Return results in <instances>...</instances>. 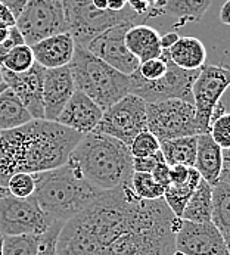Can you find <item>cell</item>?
Listing matches in <instances>:
<instances>
[{
	"label": "cell",
	"instance_id": "6da1fadb",
	"mask_svg": "<svg viewBox=\"0 0 230 255\" xmlns=\"http://www.w3.org/2000/svg\"><path fill=\"white\" fill-rule=\"evenodd\" d=\"M83 136L47 120H31L18 128L0 131V186L7 187L16 173L34 174L67 164Z\"/></svg>",
	"mask_w": 230,
	"mask_h": 255
},
{
	"label": "cell",
	"instance_id": "7a4b0ae2",
	"mask_svg": "<svg viewBox=\"0 0 230 255\" xmlns=\"http://www.w3.org/2000/svg\"><path fill=\"white\" fill-rule=\"evenodd\" d=\"M179 220L164 198L140 199L128 226L104 250L102 255H173Z\"/></svg>",
	"mask_w": 230,
	"mask_h": 255
},
{
	"label": "cell",
	"instance_id": "3957f363",
	"mask_svg": "<svg viewBox=\"0 0 230 255\" xmlns=\"http://www.w3.org/2000/svg\"><path fill=\"white\" fill-rule=\"evenodd\" d=\"M68 162L101 190H114L130 182L134 173L130 147L121 140L95 131L81 137Z\"/></svg>",
	"mask_w": 230,
	"mask_h": 255
},
{
	"label": "cell",
	"instance_id": "277c9868",
	"mask_svg": "<svg viewBox=\"0 0 230 255\" xmlns=\"http://www.w3.org/2000/svg\"><path fill=\"white\" fill-rule=\"evenodd\" d=\"M36 198L43 213L52 220L67 223L76 217L107 190H101L70 162L41 173H34Z\"/></svg>",
	"mask_w": 230,
	"mask_h": 255
},
{
	"label": "cell",
	"instance_id": "5b68a950",
	"mask_svg": "<svg viewBox=\"0 0 230 255\" xmlns=\"http://www.w3.org/2000/svg\"><path fill=\"white\" fill-rule=\"evenodd\" d=\"M68 67L76 90L87 95L102 111H107L130 93V75L116 71L80 44H76Z\"/></svg>",
	"mask_w": 230,
	"mask_h": 255
},
{
	"label": "cell",
	"instance_id": "8992f818",
	"mask_svg": "<svg viewBox=\"0 0 230 255\" xmlns=\"http://www.w3.org/2000/svg\"><path fill=\"white\" fill-rule=\"evenodd\" d=\"M67 28L76 44L86 47L93 38L105 30L119 24H145L148 18L136 15L128 4L119 10H101L93 6L92 0H62Z\"/></svg>",
	"mask_w": 230,
	"mask_h": 255
},
{
	"label": "cell",
	"instance_id": "52a82bcc",
	"mask_svg": "<svg viewBox=\"0 0 230 255\" xmlns=\"http://www.w3.org/2000/svg\"><path fill=\"white\" fill-rule=\"evenodd\" d=\"M146 127L161 142L199 136L196 124V111L192 102L168 99L146 104Z\"/></svg>",
	"mask_w": 230,
	"mask_h": 255
},
{
	"label": "cell",
	"instance_id": "ba28073f",
	"mask_svg": "<svg viewBox=\"0 0 230 255\" xmlns=\"http://www.w3.org/2000/svg\"><path fill=\"white\" fill-rule=\"evenodd\" d=\"M201 70H182L177 67L170 55H168V71L164 77L148 81L143 80L137 71L130 75V93L142 98L146 104L168 101V99H180L185 102L193 104L192 86Z\"/></svg>",
	"mask_w": 230,
	"mask_h": 255
},
{
	"label": "cell",
	"instance_id": "9c48e42d",
	"mask_svg": "<svg viewBox=\"0 0 230 255\" xmlns=\"http://www.w3.org/2000/svg\"><path fill=\"white\" fill-rule=\"evenodd\" d=\"M15 27L28 46L55 34L68 33L62 0H28Z\"/></svg>",
	"mask_w": 230,
	"mask_h": 255
},
{
	"label": "cell",
	"instance_id": "30bf717a",
	"mask_svg": "<svg viewBox=\"0 0 230 255\" xmlns=\"http://www.w3.org/2000/svg\"><path fill=\"white\" fill-rule=\"evenodd\" d=\"M145 130H148L146 102L142 98L128 93L113 107L104 111V115L93 131L111 136L130 146L134 137Z\"/></svg>",
	"mask_w": 230,
	"mask_h": 255
},
{
	"label": "cell",
	"instance_id": "8fae6325",
	"mask_svg": "<svg viewBox=\"0 0 230 255\" xmlns=\"http://www.w3.org/2000/svg\"><path fill=\"white\" fill-rule=\"evenodd\" d=\"M56 221L49 219L36 198L6 196L0 199V235H44Z\"/></svg>",
	"mask_w": 230,
	"mask_h": 255
},
{
	"label": "cell",
	"instance_id": "7c38bea8",
	"mask_svg": "<svg viewBox=\"0 0 230 255\" xmlns=\"http://www.w3.org/2000/svg\"><path fill=\"white\" fill-rule=\"evenodd\" d=\"M230 87V67L204 65L192 86L196 124L201 134L208 133L213 112Z\"/></svg>",
	"mask_w": 230,
	"mask_h": 255
},
{
	"label": "cell",
	"instance_id": "4fadbf2b",
	"mask_svg": "<svg viewBox=\"0 0 230 255\" xmlns=\"http://www.w3.org/2000/svg\"><path fill=\"white\" fill-rule=\"evenodd\" d=\"M133 27L131 24H119L114 25L99 36H96L87 46L86 49L92 52L95 56L111 65L116 71L131 75L134 71H137L140 62L125 46V33L128 28Z\"/></svg>",
	"mask_w": 230,
	"mask_h": 255
},
{
	"label": "cell",
	"instance_id": "5bb4252c",
	"mask_svg": "<svg viewBox=\"0 0 230 255\" xmlns=\"http://www.w3.org/2000/svg\"><path fill=\"white\" fill-rule=\"evenodd\" d=\"M176 251L185 255H229L222 232L213 223L179 220Z\"/></svg>",
	"mask_w": 230,
	"mask_h": 255
},
{
	"label": "cell",
	"instance_id": "9a60e30c",
	"mask_svg": "<svg viewBox=\"0 0 230 255\" xmlns=\"http://www.w3.org/2000/svg\"><path fill=\"white\" fill-rule=\"evenodd\" d=\"M46 68L34 62L25 73H10L1 68L3 81L18 96L22 105L31 114L33 120H44L43 107V83Z\"/></svg>",
	"mask_w": 230,
	"mask_h": 255
},
{
	"label": "cell",
	"instance_id": "2e32d148",
	"mask_svg": "<svg viewBox=\"0 0 230 255\" xmlns=\"http://www.w3.org/2000/svg\"><path fill=\"white\" fill-rule=\"evenodd\" d=\"M76 92L70 67L46 70L43 83V107L44 120L56 121L68 101Z\"/></svg>",
	"mask_w": 230,
	"mask_h": 255
},
{
	"label": "cell",
	"instance_id": "e0dca14e",
	"mask_svg": "<svg viewBox=\"0 0 230 255\" xmlns=\"http://www.w3.org/2000/svg\"><path fill=\"white\" fill-rule=\"evenodd\" d=\"M104 111L101 110L87 95L76 90L65 108L59 114L56 123L76 130L81 134L92 133L99 124Z\"/></svg>",
	"mask_w": 230,
	"mask_h": 255
},
{
	"label": "cell",
	"instance_id": "ac0fdd59",
	"mask_svg": "<svg viewBox=\"0 0 230 255\" xmlns=\"http://www.w3.org/2000/svg\"><path fill=\"white\" fill-rule=\"evenodd\" d=\"M31 49L34 61L46 70H52L70 65L74 56L76 41L70 33H61L38 41Z\"/></svg>",
	"mask_w": 230,
	"mask_h": 255
},
{
	"label": "cell",
	"instance_id": "d6986e66",
	"mask_svg": "<svg viewBox=\"0 0 230 255\" xmlns=\"http://www.w3.org/2000/svg\"><path fill=\"white\" fill-rule=\"evenodd\" d=\"M223 149L217 145L210 133H204L198 136V147L195 158V168L201 174V177L211 186L220 180V174L223 170Z\"/></svg>",
	"mask_w": 230,
	"mask_h": 255
},
{
	"label": "cell",
	"instance_id": "ffe728a7",
	"mask_svg": "<svg viewBox=\"0 0 230 255\" xmlns=\"http://www.w3.org/2000/svg\"><path fill=\"white\" fill-rule=\"evenodd\" d=\"M125 46L140 64L158 58L162 53L161 36L155 28L146 24H137L128 28L125 33Z\"/></svg>",
	"mask_w": 230,
	"mask_h": 255
},
{
	"label": "cell",
	"instance_id": "44dd1931",
	"mask_svg": "<svg viewBox=\"0 0 230 255\" xmlns=\"http://www.w3.org/2000/svg\"><path fill=\"white\" fill-rule=\"evenodd\" d=\"M171 61L182 70H201L207 61V49L196 37H180L168 50Z\"/></svg>",
	"mask_w": 230,
	"mask_h": 255
},
{
	"label": "cell",
	"instance_id": "7402d4cb",
	"mask_svg": "<svg viewBox=\"0 0 230 255\" xmlns=\"http://www.w3.org/2000/svg\"><path fill=\"white\" fill-rule=\"evenodd\" d=\"M213 0H161L152 7V16L171 15L179 21H201Z\"/></svg>",
	"mask_w": 230,
	"mask_h": 255
},
{
	"label": "cell",
	"instance_id": "603a6c76",
	"mask_svg": "<svg viewBox=\"0 0 230 255\" xmlns=\"http://www.w3.org/2000/svg\"><path fill=\"white\" fill-rule=\"evenodd\" d=\"M213 214V186L204 179L198 184L191 199L188 201L182 220H188L193 223H211Z\"/></svg>",
	"mask_w": 230,
	"mask_h": 255
},
{
	"label": "cell",
	"instance_id": "cb8c5ba5",
	"mask_svg": "<svg viewBox=\"0 0 230 255\" xmlns=\"http://www.w3.org/2000/svg\"><path fill=\"white\" fill-rule=\"evenodd\" d=\"M31 120V114L9 87L0 93V131L18 128Z\"/></svg>",
	"mask_w": 230,
	"mask_h": 255
},
{
	"label": "cell",
	"instance_id": "d4e9b609",
	"mask_svg": "<svg viewBox=\"0 0 230 255\" xmlns=\"http://www.w3.org/2000/svg\"><path fill=\"white\" fill-rule=\"evenodd\" d=\"M196 147H198V136L188 137H177L161 142V152L164 161L170 165H185L193 167L196 158Z\"/></svg>",
	"mask_w": 230,
	"mask_h": 255
},
{
	"label": "cell",
	"instance_id": "484cf974",
	"mask_svg": "<svg viewBox=\"0 0 230 255\" xmlns=\"http://www.w3.org/2000/svg\"><path fill=\"white\" fill-rule=\"evenodd\" d=\"M201 174L198 173V170L195 167L191 168V176L188 179V182L183 184H170L165 187L164 190V201L168 205V208L171 210V213L177 217L182 219L183 210L188 204V201L191 199L192 193L195 192V189L198 187V184L201 182Z\"/></svg>",
	"mask_w": 230,
	"mask_h": 255
},
{
	"label": "cell",
	"instance_id": "4316f807",
	"mask_svg": "<svg viewBox=\"0 0 230 255\" xmlns=\"http://www.w3.org/2000/svg\"><path fill=\"white\" fill-rule=\"evenodd\" d=\"M211 223L222 232L230 235V184L219 182L213 186V214Z\"/></svg>",
	"mask_w": 230,
	"mask_h": 255
},
{
	"label": "cell",
	"instance_id": "83f0119b",
	"mask_svg": "<svg viewBox=\"0 0 230 255\" xmlns=\"http://www.w3.org/2000/svg\"><path fill=\"white\" fill-rule=\"evenodd\" d=\"M43 235L3 236L1 255H37Z\"/></svg>",
	"mask_w": 230,
	"mask_h": 255
},
{
	"label": "cell",
	"instance_id": "f1b7e54d",
	"mask_svg": "<svg viewBox=\"0 0 230 255\" xmlns=\"http://www.w3.org/2000/svg\"><path fill=\"white\" fill-rule=\"evenodd\" d=\"M33 49L28 44H21L9 50L0 61V67L10 73H25L34 65Z\"/></svg>",
	"mask_w": 230,
	"mask_h": 255
},
{
	"label": "cell",
	"instance_id": "f546056e",
	"mask_svg": "<svg viewBox=\"0 0 230 255\" xmlns=\"http://www.w3.org/2000/svg\"><path fill=\"white\" fill-rule=\"evenodd\" d=\"M131 187L140 199L155 201L164 196V187L155 182L151 173H133Z\"/></svg>",
	"mask_w": 230,
	"mask_h": 255
},
{
	"label": "cell",
	"instance_id": "4dcf8cb0",
	"mask_svg": "<svg viewBox=\"0 0 230 255\" xmlns=\"http://www.w3.org/2000/svg\"><path fill=\"white\" fill-rule=\"evenodd\" d=\"M208 133L223 150L230 149V112L214 110Z\"/></svg>",
	"mask_w": 230,
	"mask_h": 255
},
{
	"label": "cell",
	"instance_id": "1f68e13d",
	"mask_svg": "<svg viewBox=\"0 0 230 255\" xmlns=\"http://www.w3.org/2000/svg\"><path fill=\"white\" fill-rule=\"evenodd\" d=\"M128 147L133 158H143L155 155L161 149V143L149 130H145L134 137V140Z\"/></svg>",
	"mask_w": 230,
	"mask_h": 255
},
{
	"label": "cell",
	"instance_id": "d6a6232c",
	"mask_svg": "<svg viewBox=\"0 0 230 255\" xmlns=\"http://www.w3.org/2000/svg\"><path fill=\"white\" fill-rule=\"evenodd\" d=\"M167 71H168V52L167 50H162L161 56L158 58L142 62L137 68V74L143 80H148V81H153V80L164 77Z\"/></svg>",
	"mask_w": 230,
	"mask_h": 255
},
{
	"label": "cell",
	"instance_id": "836d02e7",
	"mask_svg": "<svg viewBox=\"0 0 230 255\" xmlns=\"http://www.w3.org/2000/svg\"><path fill=\"white\" fill-rule=\"evenodd\" d=\"M7 189L12 196L15 198H28L34 193L36 189V180L34 174L30 173H16L13 174L9 182H7Z\"/></svg>",
	"mask_w": 230,
	"mask_h": 255
},
{
	"label": "cell",
	"instance_id": "e575fe53",
	"mask_svg": "<svg viewBox=\"0 0 230 255\" xmlns=\"http://www.w3.org/2000/svg\"><path fill=\"white\" fill-rule=\"evenodd\" d=\"M62 226H64V223L56 221L43 235L41 247H40V251H38L37 255H55V251H56V241H58V236H59V232H61Z\"/></svg>",
	"mask_w": 230,
	"mask_h": 255
},
{
	"label": "cell",
	"instance_id": "d590c367",
	"mask_svg": "<svg viewBox=\"0 0 230 255\" xmlns=\"http://www.w3.org/2000/svg\"><path fill=\"white\" fill-rule=\"evenodd\" d=\"M164 161L161 149L151 156H143V158H133V171L134 173H152L153 168Z\"/></svg>",
	"mask_w": 230,
	"mask_h": 255
},
{
	"label": "cell",
	"instance_id": "8d00e7d4",
	"mask_svg": "<svg viewBox=\"0 0 230 255\" xmlns=\"http://www.w3.org/2000/svg\"><path fill=\"white\" fill-rule=\"evenodd\" d=\"M21 44H25V40L19 33V30L13 25L9 28V34L6 37V40L3 43H0V61L9 50H12L16 46H21Z\"/></svg>",
	"mask_w": 230,
	"mask_h": 255
},
{
	"label": "cell",
	"instance_id": "74e56055",
	"mask_svg": "<svg viewBox=\"0 0 230 255\" xmlns=\"http://www.w3.org/2000/svg\"><path fill=\"white\" fill-rule=\"evenodd\" d=\"M170 173H171V167L165 161H162V162H159L153 168V171L151 174H152V177L155 179V182L158 183V184H161L165 189L170 184V182H171V174Z\"/></svg>",
	"mask_w": 230,
	"mask_h": 255
},
{
	"label": "cell",
	"instance_id": "f35d334b",
	"mask_svg": "<svg viewBox=\"0 0 230 255\" xmlns=\"http://www.w3.org/2000/svg\"><path fill=\"white\" fill-rule=\"evenodd\" d=\"M192 167H185V165H174L171 167V182L170 184H183L188 182L189 176H191ZM168 184V186H170Z\"/></svg>",
	"mask_w": 230,
	"mask_h": 255
},
{
	"label": "cell",
	"instance_id": "ab89813d",
	"mask_svg": "<svg viewBox=\"0 0 230 255\" xmlns=\"http://www.w3.org/2000/svg\"><path fill=\"white\" fill-rule=\"evenodd\" d=\"M128 7L139 16L143 18L152 16V6L146 0H128Z\"/></svg>",
	"mask_w": 230,
	"mask_h": 255
},
{
	"label": "cell",
	"instance_id": "60d3db41",
	"mask_svg": "<svg viewBox=\"0 0 230 255\" xmlns=\"http://www.w3.org/2000/svg\"><path fill=\"white\" fill-rule=\"evenodd\" d=\"M27 1H28V0H0V3H1L3 6H6V7L13 13L15 19L19 16V13L22 12V9H24V6L27 4Z\"/></svg>",
	"mask_w": 230,
	"mask_h": 255
},
{
	"label": "cell",
	"instance_id": "b9f144b4",
	"mask_svg": "<svg viewBox=\"0 0 230 255\" xmlns=\"http://www.w3.org/2000/svg\"><path fill=\"white\" fill-rule=\"evenodd\" d=\"M220 182L230 184V149L223 152V170L220 174Z\"/></svg>",
	"mask_w": 230,
	"mask_h": 255
},
{
	"label": "cell",
	"instance_id": "7bdbcfd3",
	"mask_svg": "<svg viewBox=\"0 0 230 255\" xmlns=\"http://www.w3.org/2000/svg\"><path fill=\"white\" fill-rule=\"evenodd\" d=\"M0 22H1V24H6V25H9V27H13L15 22H16L13 13H12L6 6H3L1 3H0Z\"/></svg>",
	"mask_w": 230,
	"mask_h": 255
},
{
	"label": "cell",
	"instance_id": "ee69618b",
	"mask_svg": "<svg viewBox=\"0 0 230 255\" xmlns=\"http://www.w3.org/2000/svg\"><path fill=\"white\" fill-rule=\"evenodd\" d=\"M179 38H180V36L177 33H174V31L164 34V36L161 37V47H162V50H168Z\"/></svg>",
	"mask_w": 230,
	"mask_h": 255
},
{
	"label": "cell",
	"instance_id": "f6af8a7d",
	"mask_svg": "<svg viewBox=\"0 0 230 255\" xmlns=\"http://www.w3.org/2000/svg\"><path fill=\"white\" fill-rule=\"evenodd\" d=\"M220 21L226 25H230V0H228L220 9Z\"/></svg>",
	"mask_w": 230,
	"mask_h": 255
},
{
	"label": "cell",
	"instance_id": "bcb514c9",
	"mask_svg": "<svg viewBox=\"0 0 230 255\" xmlns=\"http://www.w3.org/2000/svg\"><path fill=\"white\" fill-rule=\"evenodd\" d=\"M128 4V0H108V9L113 12H119Z\"/></svg>",
	"mask_w": 230,
	"mask_h": 255
},
{
	"label": "cell",
	"instance_id": "7dc6e473",
	"mask_svg": "<svg viewBox=\"0 0 230 255\" xmlns=\"http://www.w3.org/2000/svg\"><path fill=\"white\" fill-rule=\"evenodd\" d=\"M216 110L228 111V112H230V87L228 89V92L225 93V96L222 98V101L219 102V105L216 107Z\"/></svg>",
	"mask_w": 230,
	"mask_h": 255
},
{
	"label": "cell",
	"instance_id": "c3c4849f",
	"mask_svg": "<svg viewBox=\"0 0 230 255\" xmlns=\"http://www.w3.org/2000/svg\"><path fill=\"white\" fill-rule=\"evenodd\" d=\"M9 28H10L9 25L0 22V43H3V41L6 40V37L9 34Z\"/></svg>",
	"mask_w": 230,
	"mask_h": 255
},
{
	"label": "cell",
	"instance_id": "681fc988",
	"mask_svg": "<svg viewBox=\"0 0 230 255\" xmlns=\"http://www.w3.org/2000/svg\"><path fill=\"white\" fill-rule=\"evenodd\" d=\"M93 6L101 9V10H107L108 9V0H92Z\"/></svg>",
	"mask_w": 230,
	"mask_h": 255
},
{
	"label": "cell",
	"instance_id": "f907efd6",
	"mask_svg": "<svg viewBox=\"0 0 230 255\" xmlns=\"http://www.w3.org/2000/svg\"><path fill=\"white\" fill-rule=\"evenodd\" d=\"M6 196H10L9 189L4 187V186H0V199H3V198H6Z\"/></svg>",
	"mask_w": 230,
	"mask_h": 255
},
{
	"label": "cell",
	"instance_id": "816d5d0a",
	"mask_svg": "<svg viewBox=\"0 0 230 255\" xmlns=\"http://www.w3.org/2000/svg\"><path fill=\"white\" fill-rule=\"evenodd\" d=\"M223 239H225V245H226L228 254L230 255V235H223Z\"/></svg>",
	"mask_w": 230,
	"mask_h": 255
},
{
	"label": "cell",
	"instance_id": "f5cc1de1",
	"mask_svg": "<svg viewBox=\"0 0 230 255\" xmlns=\"http://www.w3.org/2000/svg\"><path fill=\"white\" fill-rule=\"evenodd\" d=\"M6 89H7V84H6L4 81H3V83H0V93H3Z\"/></svg>",
	"mask_w": 230,
	"mask_h": 255
},
{
	"label": "cell",
	"instance_id": "db71d44e",
	"mask_svg": "<svg viewBox=\"0 0 230 255\" xmlns=\"http://www.w3.org/2000/svg\"><path fill=\"white\" fill-rule=\"evenodd\" d=\"M146 1H148V3H149V4H151V6L153 7V6H155V4H158L161 0H146Z\"/></svg>",
	"mask_w": 230,
	"mask_h": 255
},
{
	"label": "cell",
	"instance_id": "11a10c76",
	"mask_svg": "<svg viewBox=\"0 0 230 255\" xmlns=\"http://www.w3.org/2000/svg\"><path fill=\"white\" fill-rule=\"evenodd\" d=\"M1 248H3V235H0V255H1Z\"/></svg>",
	"mask_w": 230,
	"mask_h": 255
},
{
	"label": "cell",
	"instance_id": "9f6ffc18",
	"mask_svg": "<svg viewBox=\"0 0 230 255\" xmlns=\"http://www.w3.org/2000/svg\"><path fill=\"white\" fill-rule=\"evenodd\" d=\"M173 255H185L183 253H180V251H174V254Z\"/></svg>",
	"mask_w": 230,
	"mask_h": 255
},
{
	"label": "cell",
	"instance_id": "6f0895ef",
	"mask_svg": "<svg viewBox=\"0 0 230 255\" xmlns=\"http://www.w3.org/2000/svg\"><path fill=\"white\" fill-rule=\"evenodd\" d=\"M0 83H3V77H1V67H0Z\"/></svg>",
	"mask_w": 230,
	"mask_h": 255
}]
</instances>
